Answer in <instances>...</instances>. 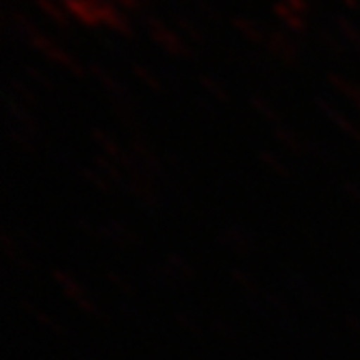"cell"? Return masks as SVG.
<instances>
[{
  "mask_svg": "<svg viewBox=\"0 0 360 360\" xmlns=\"http://www.w3.org/2000/svg\"><path fill=\"white\" fill-rule=\"evenodd\" d=\"M143 27L148 31V35L152 37L154 44H159L165 53L176 55V57H189L193 55L191 46L180 37L174 29H169L167 24L154 15H143Z\"/></svg>",
  "mask_w": 360,
  "mask_h": 360,
  "instance_id": "6da1fadb",
  "label": "cell"
},
{
  "mask_svg": "<svg viewBox=\"0 0 360 360\" xmlns=\"http://www.w3.org/2000/svg\"><path fill=\"white\" fill-rule=\"evenodd\" d=\"M27 39H29V44L37 50V53H41L46 59H50V61H55V63H59V65L68 68V70H70L72 74H76V76H81V74H83L81 63L76 61L72 55H68L65 50H63L55 39L46 37L39 29H37V31H33Z\"/></svg>",
  "mask_w": 360,
  "mask_h": 360,
  "instance_id": "7a4b0ae2",
  "label": "cell"
},
{
  "mask_svg": "<svg viewBox=\"0 0 360 360\" xmlns=\"http://www.w3.org/2000/svg\"><path fill=\"white\" fill-rule=\"evenodd\" d=\"M91 3H94V7L98 11L102 27H107V29H111V31H115V33H120L124 37H133L131 20L124 15V11L115 3H111V0H91Z\"/></svg>",
  "mask_w": 360,
  "mask_h": 360,
  "instance_id": "3957f363",
  "label": "cell"
},
{
  "mask_svg": "<svg viewBox=\"0 0 360 360\" xmlns=\"http://www.w3.org/2000/svg\"><path fill=\"white\" fill-rule=\"evenodd\" d=\"M57 3L63 7V11L72 20L83 24V27H87V29L100 27V18H98V11L91 0H57Z\"/></svg>",
  "mask_w": 360,
  "mask_h": 360,
  "instance_id": "277c9868",
  "label": "cell"
},
{
  "mask_svg": "<svg viewBox=\"0 0 360 360\" xmlns=\"http://www.w3.org/2000/svg\"><path fill=\"white\" fill-rule=\"evenodd\" d=\"M265 46L269 48V53H271L276 59L285 61V63H289V65L297 63V59H300L297 46L293 44V39H289L282 31H269V33H267Z\"/></svg>",
  "mask_w": 360,
  "mask_h": 360,
  "instance_id": "5b68a950",
  "label": "cell"
},
{
  "mask_svg": "<svg viewBox=\"0 0 360 360\" xmlns=\"http://www.w3.org/2000/svg\"><path fill=\"white\" fill-rule=\"evenodd\" d=\"M35 3V7L55 24L57 29H61V31H70V15L63 11V7L57 3V0H33Z\"/></svg>",
  "mask_w": 360,
  "mask_h": 360,
  "instance_id": "8992f818",
  "label": "cell"
},
{
  "mask_svg": "<svg viewBox=\"0 0 360 360\" xmlns=\"http://www.w3.org/2000/svg\"><path fill=\"white\" fill-rule=\"evenodd\" d=\"M274 15L285 24V27L291 31V33H297V35H302V33H306V20L297 13V11H293L291 7H287L285 3H278L274 5Z\"/></svg>",
  "mask_w": 360,
  "mask_h": 360,
  "instance_id": "52a82bcc",
  "label": "cell"
},
{
  "mask_svg": "<svg viewBox=\"0 0 360 360\" xmlns=\"http://www.w3.org/2000/svg\"><path fill=\"white\" fill-rule=\"evenodd\" d=\"M230 24L235 27V31H239L245 39H250L252 44H265L267 41V33L261 29L259 22H254L250 18H241V15H235L230 20Z\"/></svg>",
  "mask_w": 360,
  "mask_h": 360,
  "instance_id": "ba28073f",
  "label": "cell"
},
{
  "mask_svg": "<svg viewBox=\"0 0 360 360\" xmlns=\"http://www.w3.org/2000/svg\"><path fill=\"white\" fill-rule=\"evenodd\" d=\"M334 22H337V29L341 31V37H343L354 50H358V53H360V29L356 27V24H354L352 20H347V18L341 15V13L334 15Z\"/></svg>",
  "mask_w": 360,
  "mask_h": 360,
  "instance_id": "9c48e42d",
  "label": "cell"
},
{
  "mask_svg": "<svg viewBox=\"0 0 360 360\" xmlns=\"http://www.w3.org/2000/svg\"><path fill=\"white\" fill-rule=\"evenodd\" d=\"M172 22H174V27L183 33V39H191V41H195V44H200L204 37H202V31L195 27V24L185 15V13H180V11H176L174 15H172Z\"/></svg>",
  "mask_w": 360,
  "mask_h": 360,
  "instance_id": "30bf717a",
  "label": "cell"
},
{
  "mask_svg": "<svg viewBox=\"0 0 360 360\" xmlns=\"http://www.w3.org/2000/svg\"><path fill=\"white\" fill-rule=\"evenodd\" d=\"M319 37H321V41H323L328 48H332L337 55H343V53H345V39H343V37H334V35L328 33V31H321Z\"/></svg>",
  "mask_w": 360,
  "mask_h": 360,
  "instance_id": "8fae6325",
  "label": "cell"
},
{
  "mask_svg": "<svg viewBox=\"0 0 360 360\" xmlns=\"http://www.w3.org/2000/svg\"><path fill=\"white\" fill-rule=\"evenodd\" d=\"M133 72L139 76V79L148 85V87H152V89H159L161 85H159V81H157V76H152L146 68H141V65H133Z\"/></svg>",
  "mask_w": 360,
  "mask_h": 360,
  "instance_id": "7c38bea8",
  "label": "cell"
},
{
  "mask_svg": "<svg viewBox=\"0 0 360 360\" xmlns=\"http://www.w3.org/2000/svg\"><path fill=\"white\" fill-rule=\"evenodd\" d=\"M111 3H115L120 9H126V11H137V13H139L146 0H111Z\"/></svg>",
  "mask_w": 360,
  "mask_h": 360,
  "instance_id": "4fadbf2b",
  "label": "cell"
},
{
  "mask_svg": "<svg viewBox=\"0 0 360 360\" xmlns=\"http://www.w3.org/2000/svg\"><path fill=\"white\" fill-rule=\"evenodd\" d=\"M280 3H285L287 7H291L293 11H297L300 15L311 11V5H308V0H280Z\"/></svg>",
  "mask_w": 360,
  "mask_h": 360,
  "instance_id": "5bb4252c",
  "label": "cell"
},
{
  "mask_svg": "<svg viewBox=\"0 0 360 360\" xmlns=\"http://www.w3.org/2000/svg\"><path fill=\"white\" fill-rule=\"evenodd\" d=\"M195 7H198V11H200L202 15H207V18H211L213 22H219V20H221V15H219V11H217L215 7H211V5H207V3H198Z\"/></svg>",
  "mask_w": 360,
  "mask_h": 360,
  "instance_id": "9a60e30c",
  "label": "cell"
},
{
  "mask_svg": "<svg viewBox=\"0 0 360 360\" xmlns=\"http://www.w3.org/2000/svg\"><path fill=\"white\" fill-rule=\"evenodd\" d=\"M200 83H202L204 87H207V89H209V91L213 94V96H217V98H221V100L226 98V96L221 94V89H219V85H217V83H215L213 79H207V76H202V79H200Z\"/></svg>",
  "mask_w": 360,
  "mask_h": 360,
  "instance_id": "2e32d148",
  "label": "cell"
},
{
  "mask_svg": "<svg viewBox=\"0 0 360 360\" xmlns=\"http://www.w3.org/2000/svg\"><path fill=\"white\" fill-rule=\"evenodd\" d=\"M341 3H343L347 9H354V11H358V9H360V3H358V0H341Z\"/></svg>",
  "mask_w": 360,
  "mask_h": 360,
  "instance_id": "e0dca14e",
  "label": "cell"
}]
</instances>
